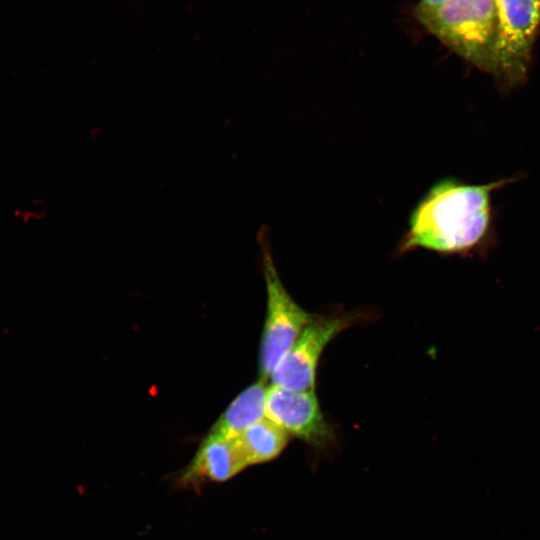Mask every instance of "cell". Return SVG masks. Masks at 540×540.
Returning a JSON list of instances; mask_svg holds the SVG:
<instances>
[{
  "mask_svg": "<svg viewBox=\"0 0 540 540\" xmlns=\"http://www.w3.org/2000/svg\"><path fill=\"white\" fill-rule=\"evenodd\" d=\"M508 182L470 185L454 179L439 181L411 214L400 250L420 247L454 254L476 248L490 228L491 192Z\"/></svg>",
  "mask_w": 540,
  "mask_h": 540,
  "instance_id": "1",
  "label": "cell"
},
{
  "mask_svg": "<svg viewBox=\"0 0 540 540\" xmlns=\"http://www.w3.org/2000/svg\"><path fill=\"white\" fill-rule=\"evenodd\" d=\"M417 14L452 51L495 74L498 21L494 0H446L433 8L417 9Z\"/></svg>",
  "mask_w": 540,
  "mask_h": 540,
  "instance_id": "2",
  "label": "cell"
},
{
  "mask_svg": "<svg viewBox=\"0 0 540 540\" xmlns=\"http://www.w3.org/2000/svg\"><path fill=\"white\" fill-rule=\"evenodd\" d=\"M264 232L262 229L259 240L267 289V314L261 337L259 364L261 378L266 380L315 315L302 308L284 287Z\"/></svg>",
  "mask_w": 540,
  "mask_h": 540,
  "instance_id": "3",
  "label": "cell"
},
{
  "mask_svg": "<svg viewBox=\"0 0 540 540\" xmlns=\"http://www.w3.org/2000/svg\"><path fill=\"white\" fill-rule=\"evenodd\" d=\"M498 33L496 76L513 87L526 77L531 49L540 26V0H494Z\"/></svg>",
  "mask_w": 540,
  "mask_h": 540,
  "instance_id": "4",
  "label": "cell"
},
{
  "mask_svg": "<svg viewBox=\"0 0 540 540\" xmlns=\"http://www.w3.org/2000/svg\"><path fill=\"white\" fill-rule=\"evenodd\" d=\"M352 323L348 316L315 315L271 372L272 385L314 390L318 362L325 347Z\"/></svg>",
  "mask_w": 540,
  "mask_h": 540,
  "instance_id": "5",
  "label": "cell"
},
{
  "mask_svg": "<svg viewBox=\"0 0 540 540\" xmlns=\"http://www.w3.org/2000/svg\"><path fill=\"white\" fill-rule=\"evenodd\" d=\"M266 417L289 435L315 447H324L334 437L314 390L298 391L268 386Z\"/></svg>",
  "mask_w": 540,
  "mask_h": 540,
  "instance_id": "6",
  "label": "cell"
},
{
  "mask_svg": "<svg viewBox=\"0 0 540 540\" xmlns=\"http://www.w3.org/2000/svg\"><path fill=\"white\" fill-rule=\"evenodd\" d=\"M248 466L237 438L222 439L207 435L181 480L184 483L207 479L224 482L236 476Z\"/></svg>",
  "mask_w": 540,
  "mask_h": 540,
  "instance_id": "7",
  "label": "cell"
},
{
  "mask_svg": "<svg viewBox=\"0 0 540 540\" xmlns=\"http://www.w3.org/2000/svg\"><path fill=\"white\" fill-rule=\"evenodd\" d=\"M267 390L266 380L262 378L248 386L230 403L207 435L234 439L266 417Z\"/></svg>",
  "mask_w": 540,
  "mask_h": 540,
  "instance_id": "8",
  "label": "cell"
},
{
  "mask_svg": "<svg viewBox=\"0 0 540 540\" xmlns=\"http://www.w3.org/2000/svg\"><path fill=\"white\" fill-rule=\"evenodd\" d=\"M288 441L289 434L267 417L237 437L248 466L273 460L284 450Z\"/></svg>",
  "mask_w": 540,
  "mask_h": 540,
  "instance_id": "9",
  "label": "cell"
},
{
  "mask_svg": "<svg viewBox=\"0 0 540 540\" xmlns=\"http://www.w3.org/2000/svg\"><path fill=\"white\" fill-rule=\"evenodd\" d=\"M446 0H421L418 9H429L436 7Z\"/></svg>",
  "mask_w": 540,
  "mask_h": 540,
  "instance_id": "10",
  "label": "cell"
}]
</instances>
